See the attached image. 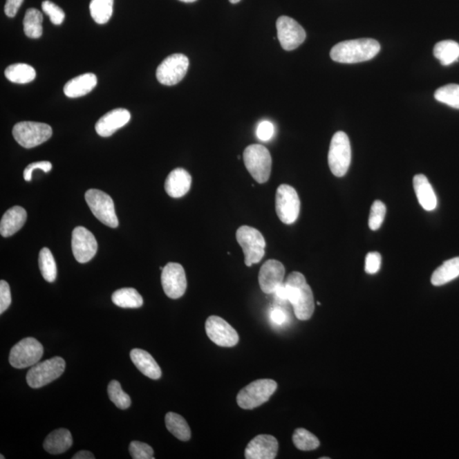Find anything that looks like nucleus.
I'll return each mask as SVG.
<instances>
[{"instance_id":"1","label":"nucleus","mask_w":459,"mask_h":459,"mask_svg":"<svg viewBox=\"0 0 459 459\" xmlns=\"http://www.w3.org/2000/svg\"><path fill=\"white\" fill-rule=\"evenodd\" d=\"M288 301L294 307L299 320H309L315 310L314 296L312 288L307 283L305 276L294 272L288 277L286 282Z\"/></svg>"},{"instance_id":"2","label":"nucleus","mask_w":459,"mask_h":459,"mask_svg":"<svg viewBox=\"0 0 459 459\" xmlns=\"http://www.w3.org/2000/svg\"><path fill=\"white\" fill-rule=\"evenodd\" d=\"M380 48V43L373 39L348 40L332 47L330 57L336 62L353 64L371 60L379 54Z\"/></svg>"},{"instance_id":"3","label":"nucleus","mask_w":459,"mask_h":459,"mask_svg":"<svg viewBox=\"0 0 459 459\" xmlns=\"http://www.w3.org/2000/svg\"><path fill=\"white\" fill-rule=\"evenodd\" d=\"M243 161L247 171L258 183L268 182L272 172V156L268 148L259 144L244 150Z\"/></svg>"},{"instance_id":"4","label":"nucleus","mask_w":459,"mask_h":459,"mask_svg":"<svg viewBox=\"0 0 459 459\" xmlns=\"http://www.w3.org/2000/svg\"><path fill=\"white\" fill-rule=\"evenodd\" d=\"M277 388V384L272 380H255L240 391L236 402L243 409H256L268 402Z\"/></svg>"},{"instance_id":"5","label":"nucleus","mask_w":459,"mask_h":459,"mask_svg":"<svg viewBox=\"0 0 459 459\" xmlns=\"http://www.w3.org/2000/svg\"><path fill=\"white\" fill-rule=\"evenodd\" d=\"M351 162V147L349 137L343 131L332 136L328 151V165L337 177L346 176Z\"/></svg>"},{"instance_id":"6","label":"nucleus","mask_w":459,"mask_h":459,"mask_svg":"<svg viewBox=\"0 0 459 459\" xmlns=\"http://www.w3.org/2000/svg\"><path fill=\"white\" fill-rule=\"evenodd\" d=\"M236 240L242 247L245 265L252 266L261 262L265 255V240L257 229L243 225L236 231Z\"/></svg>"},{"instance_id":"7","label":"nucleus","mask_w":459,"mask_h":459,"mask_svg":"<svg viewBox=\"0 0 459 459\" xmlns=\"http://www.w3.org/2000/svg\"><path fill=\"white\" fill-rule=\"evenodd\" d=\"M65 368L64 359L55 357L32 366L29 369L26 379L31 388H42L60 377L64 373Z\"/></svg>"},{"instance_id":"8","label":"nucleus","mask_w":459,"mask_h":459,"mask_svg":"<svg viewBox=\"0 0 459 459\" xmlns=\"http://www.w3.org/2000/svg\"><path fill=\"white\" fill-rule=\"evenodd\" d=\"M12 134L21 147L33 148L47 142L53 136V129L46 124L21 122L14 126Z\"/></svg>"},{"instance_id":"9","label":"nucleus","mask_w":459,"mask_h":459,"mask_svg":"<svg viewBox=\"0 0 459 459\" xmlns=\"http://www.w3.org/2000/svg\"><path fill=\"white\" fill-rule=\"evenodd\" d=\"M44 347L35 338L21 339L10 350L9 362L15 368H32L42 358Z\"/></svg>"},{"instance_id":"10","label":"nucleus","mask_w":459,"mask_h":459,"mask_svg":"<svg viewBox=\"0 0 459 459\" xmlns=\"http://www.w3.org/2000/svg\"><path fill=\"white\" fill-rule=\"evenodd\" d=\"M85 200L94 216L107 227L116 228L118 220L112 198L104 191L91 189L85 194Z\"/></svg>"},{"instance_id":"11","label":"nucleus","mask_w":459,"mask_h":459,"mask_svg":"<svg viewBox=\"0 0 459 459\" xmlns=\"http://www.w3.org/2000/svg\"><path fill=\"white\" fill-rule=\"evenodd\" d=\"M301 211V200L297 191L290 185L283 184L276 194V212L281 221L291 225L297 221Z\"/></svg>"},{"instance_id":"12","label":"nucleus","mask_w":459,"mask_h":459,"mask_svg":"<svg viewBox=\"0 0 459 459\" xmlns=\"http://www.w3.org/2000/svg\"><path fill=\"white\" fill-rule=\"evenodd\" d=\"M189 59L183 54H174L165 58L158 66L156 76L158 82L172 86L180 83L186 76Z\"/></svg>"},{"instance_id":"13","label":"nucleus","mask_w":459,"mask_h":459,"mask_svg":"<svg viewBox=\"0 0 459 459\" xmlns=\"http://www.w3.org/2000/svg\"><path fill=\"white\" fill-rule=\"evenodd\" d=\"M161 282L165 294L177 299L186 292L187 281L183 266L178 263H168L162 269Z\"/></svg>"},{"instance_id":"14","label":"nucleus","mask_w":459,"mask_h":459,"mask_svg":"<svg viewBox=\"0 0 459 459\" xmlns=\"http://www.w3.org/2000/svg\"><path fill=\"white\" fill-rule=\"evenodd\" d=\"M277 38L281 46L287 51L294 50L306 39V33L301 25L290 17H280L277 21Z\"/></svg>"},{"instance_id":"15","label":"nucleus","mask_w":459,"mask_h":459,"mask_svg":"<svg viewBox=\"0 0 459 459\" xmlns=\"http://www.w3.org/2000/svg\"><path fill=\"white\" fill-rule=\"evenodd\" d=\"M205 329L211 341L217 346L233 347L239 341L238 332L227 321L220 317H209L206 321Z\"/></svg>"},{"instance_id":"16","label":"nucleus","mask_w":459,"mask_h":459,"mask_svg":"<svg viewBox=\"0 0 459 459\" xmlns=\"http://www.w3.org/2000/svg\"><path fill=\"white\" fill-rule=\"evenodd\" d=\"M72 250L76 261L84 264L95 257L98 250L97 241L88 230L77 227L73 232Z\"/></svg>"},{"instance_id":"17","label":"nucleus","mask_w":459,"mask_h":459,"mask_svg":"<svg viewBox=\"0 0 459 459\" xmlns=\"http://www.w3.org/2000/svg\"><path fill=\"white\" fill-rule=\"evenodd\" d=\"M284 265L279 261L269 260L261 266L259 273V283L266 294H274L277 288L283 283Z\"/></svg>"},{"instance_id":"18","label":"nucleus","mask_w":459,"mask_h":459,"mask_svg":"<svg viewBox=\"0 0 459 459\" xmlns=\"http://www.w3.org/2000/svg\"><path fill=\"white\" fill-rule=\"evenodd\" d=\"M279 451V442L272 435H259L247 444L245 449L247 459H274Z\"/></svg>"},{"instance_id":"19","label":"nucleus","mask_w":459,"mask_h":459,"mask_svg":"<svg viewBox=\"0 0 459 459\" xmlns=\"http://www.w3.org/2000/svg\"><path fill=\"white\" fill-rule=\"evenodd\" d=\"M131 115L128 110L118 109L111 111L100 118L95 124V131L100 136L109 137L131 120Z\"/></svg>"},{"instance_id":"20","label":"nucleus","mask_w":459,"mask_h":459,"mask_svg":"<svg viewBox=\"0 0 459 459\" xmlns=\"http://www.w3.org/2000/svg\"><path fill=\"white\" fill-rule=\"evenodd\" d=\"M191 176L186 169L178 168L170 172L165 181V191L170 197L179 198L190 191Z\"/></svg>"},{"instance_id":"21","label":"nucleus","mask_w":459,"mask_h":459,"mask_svg":"<svg viewBox=\"0 0 459 459\" xmlns=\"http://www.w3.org/2000/svg\"><path fill=\"white\" fill-rule=\"evenodd\" d=\"M27 221V212L20 206H15L6 211L0 222V233L3 238H8L20 231Z\"/></svg>"},{"instance_id":"22","label":"nucleus","mask_w":459,"mask_h":459,"mask_svg":"<svg viewBox=\"0 0 459 459\" xmlns=\"http://www.w3.org/2000/svg\"><path fill=\"white\" fill-rule=\"evenodd\" d=\"M131 358L137 369L142 373L144 375L154 380L160 379L162 376L160 366L147 351L140 349L132 350L131 351Z\"/></svg>"},{"instance_id":"23","label":"nucleus","mask_w":459,"mask_h":459,"mask_svg":"<svg viewBox=\"0 0 459 459\" xmlns=\"http://www.w3.org/2000/svg\"><path fill=\"white\" fill-rule=\"evenodd\" d=\"M97 84L94 73H85L68 81L64 86V93L69 98L81 97L90 93Z\"/></svg>"},{"instance_id":"24","label":"nucleus","mask_w":459,"mask_h":459,"mask_svg":"<svg viewBox=\"0 0 459 459\" xmlns=\"http://www.w3.org/2000/svg\"><path fill=\"white\" fill-rule=\"evenodd\" d=\"M413 187L418 203L427 211H432L438 206V198L427 177L417 175L413 178Z\"/></svg>"},{"instance_id":"25","label":"nucleus","mask_w":459,"mask_h":459,"mask_svg":"<svg viewBox=\"0 0 459 459\" xmlns=\"http://www.w3.org/2000/svg\"><path fill=\"white\" fill-rule=\"evenodd\" d=\"M73 445L71 432L66 429H55L44 440V449L50 454H61Z\"/></svg>"},{"instance_id":"26","label":"nucleus","mask_w":459,"mask_h":459,"mask_svg":"<svg viewBox=\"0 0 459 459\" xmlns=\"http://www.w3.org/2000/svg\"><path fill=\"white\" fill-rule=\"evenodd\" d=\"M459 277V257L451 259L443 263L432 274L431 283L434 286H442Z\"/></svg>"},{"instance_id":"27","label":"nucleus","mask_w":459,"mask_h":459,"mask_svg":"<svg viewBox=\"0 0 459 459\" xmlns=\"http://www.w3.org/2000/svg\"><path fill=\"white\" fill-rule=\"evenodd\" d=\"M112 301L121 308H140L143 305V299L135 288H121L113 292Z\"/></svg>"},{"instance_id":"28","label":"nucleus","mask_w":459,"mask_h":459,"mask_svg":"<svg viewBox=\"0 0 459 459\" xmlns=\"http://www.w3.org/2000/svg\"><path fill=\"white\" fill-rule=\"evenodd\" d=\"M5 75L10 82L25 84L35 79L36 72L30 65L18 63L8 66L6 69Z\"/></svg>"},{"instance_id":"29","label":"nucleus","mask_w":459,"mask_h":459,"mask_svg":"<svg viewBox=\"0 0 459 459\" xmlns=\"http://www.w3.org/2000/svg\"><path fill=\"white\" fill-rule=\"evenodd\" d=\"M165 424L168 431L177 439L187 442L191 439V429L182 416L175 413H168L165 416Z\"/></svg>"},{"instance_id":"30","label":"nucleus","mask_w":459,"mask_h":459,"mask_svg":"<svg viewBox=\"0 0 459 459\" xmlns=\"http://www.w3.org/2000/svg\"><path fill=\"white\" fill-rule=\"evenodd\" d=\"M435 58L443 66H449L458 62L459 58V44L453 40H444L435 44L434 48Z\"/></svg>"},{"instance_id":"31","label":"nucleus","mask_w":459,"mask_h":459,"mask_svg":"<svg viewBox=\"0 0 459 459\" xmlns=\"http://www.w3.org/2000/svg\"><path fill=\"white\" fill-rule=\"evenodd\" d=\"M43 15L36 9H28L24 20L25 35L31 39H39L43 35Z\"/></svg>"},{"instance_id":"32","label":"nucleus","mask_w":459,"mask_h":459,"mask_svg":"<svg viewBox=\"0 0 459 459\" xmlns=\"http://www.w3.org/2000/svg\"><path fill=\"white\" fill-rule=\"evenodd\" d=\"M114 0H91V15L96 24H106L113 12Z\"/></svg>"},{"instance_id":"33","label":"nucleus","mask_w":459,"mask_h":459,"mask_svg":"<svg viewBox=\"0 0 459 459\" xmlns=\"http://www.w3.org/2000/svg\"><path fill=\"white\" fill-rule=\"evenodd\" d=\"M39 263L40 272H41L44 280L53 283L57 276V263H55L53 253L47 247H44L40 251Z\"/></svg>"},{"instance_id":"34","label":"nucleus","mask_w":459,"mask_h":459,"mask_svg":"<svg viewBox=\"0 0 459 459\" xmlns=\"http://www.w3.org/2000/svg\"><path fill=\"white\" fill-rule=\"evenodd\" d=\"M292 442L294 446L301 451H312L320 446L319 440L317 436L302 428L296 429L292 435Z\"/></svg>"},{"instance_id":"35","label":"nucleus","mask_w":459,"mask_h":459,"mask_svg":"<svg viewBox=\"0 0 459 459\" xmlns=\"http://www.w3.org/2000/svg\"><path fill=\"white\" fill-rule=\"evenodd\" d=\"M435 98L438 102L459 109V85L447 84L435 91Z\"/></svg>"},{"instance_id":"36","label":"nucleus","mask_w":459,"mask_h":459,"mask_svg":"<svg viewBox=\"0 0 459 459\" xmlns=\"http://www.w3.org/2000/svg\"><path fill=\"white\" fill-rule=\"evenodd\" d=\"M107 393L109 398L115 406L120 409H127L131 405V399L129 395L123 391L121 384L117 380L111 381L107 387Z\"/></svg>"},{"instance_id":"37","label":"nucleus","mask_w":459,"mask_h":459,"mask_svg":"<svg viewBox=\"0 0 459 459\" xmlns=\"http://www.w3.org/2000/svg\"><path fill=\"white\" fill-rule=\"evenodd\" d=\"M386 214V207L381 201H375L373 203L368 220L370 229L376 231L382 225L384 217Z\"/></svg>"},{"instance_id":"38","label":"nucleus","mask_w":459,"mask_h":459,"mask_svg":"<svg viewBox=\"0 0 459 459\" xmlns=\"http://www.w3.org/2000/svg\"><path fill=\"white\" fill-rule=\"evenodd\" d=\"M129 453L134 459H154L153 447L147 443L132 442L129 445Z\"/></svg>"},{"instance_id":"39","label":"nucleus","mask_w":459,"mask_h":459,"mask_svg":"<svg viewBox=\"0 0 459 459\" xmlns=\"http://www.w3.org/2000/svg\"><path fill=\"white\" fill-rule=\"evenodd\" d=\"M42 9L44 12L49 16L51 22L55 25H61L65 19L64 11L49 0L43 2Z\"/></svg>"},{"instance_id":"40","label":"nucleus","mask_w":459,"mask_h":459,"mask_svg":"<svg viewBox=\"0 0 459 459\" xmlns=\"http://www.w3.org/2000/svg\"><path fill=\"white\" fill-rule=\"evenodd\" d=\"M381 268V255L377 252H370L366 256L365 271L368 274H375Z\"/></svg>"},{"instance_id":"41","label":"nucleus","mask_w":459,"mask_h":459,"mask_svg":"<svg viewBox=\"0 0 459 459\" xmlns=\"http://www.w3.org/2000/svg\"><path fill=\"white\" fill-rule=\"evenodd\" d=\"M11 303L10 288L6 281H0V314L6 312Z\"/></svg>"},{"instance_id":"42","label":"nucleus","mask_w":459,"mask_h":459,"mask_svg":"<svg viewBox=\"0 0 459 459\" xmlns=\"http://www.w3.org/2000/svg\"><path fill=\"white\" fill-rule=\"evenodd\" d=\"M35 169H41L44 172L48 173L50 172L51 169H53V165H51V162L49 161L32 162V164L29 165L24 170V177L25 180H32V174L33 170Z\"/></svg>"},{"instance_id":"43","label":"nucleus","mask_w":459,"mask_h":459,"mask_svg":"<svg viewBox=\"0 0 459 459\" xmlns=\"http://www.w3.org/2000/svg\"><path fill=\"white\" fill-rule=\"evenodd\" d=\"M274 135V125L270 121H262L258 125L256 135L262 142H268Z\"/></svg>"},{"instance_id":"44","label":"nucleus","mask_w":459,"mask_h":459,"mask_svg":"<svg viewBox=\"0 0 459 459\" xmlns=\"http://www.w3.org/2000/svg\"><path fill=\"white\" fill-rule=\"evenodd\" d=\"M270 319L273 324L277 326H283L288 321V316L286 312L279 307H275L272 309L270 313Z\"/></svg>"},{"instance_id":"45","label":"nucleus","mask_w":459,"mask_h":459,"mask_svg":"<svg viewBox=\"0 0 459 459\" xmlns=\"http://www.w3.org/2000/svg\"><path fill=\"white\" fill-rule=\"evenodd\" d=\"M24 0H6L5 12L7 17H14L19 10Z\"/></svg>"},{"instance_id":"46","label":"nucleus","mask_w":459,"mask_h":459,"mask_svg":"<svg viewBox=\"0 0 459 459\" xmlns=\"http://www.w3.org/2000/svg\"><path fill=\"white\" fill-rule=\"evenodd\" d=\"M274 294L276 295V297L279 299L281 301H288V290L286 285L283 283L282 285H280L279 288H277Z\"/></svg>"},{"instance_id":"47","label":"nucleus","mask_w":459,"mask_h":459,"mask_svg":"<svg viewBox=\"0 0 459 459\" xmlns=\"http://www.w3.org/2000/svg\"><path fill=\"white\" fill-rule=\"evenodd\" d=\"M93 453L88 451H80L73 457V459H95Z\"/></svg>"},{"instance_id":"48","label":"nucleus","mask_w":459,"mask_h":459,"mask_svg":"<svg viewBox=\"0 0 459 459\" xmlns=\"http://www.w3.org/2000/svg\"><path fill=\"white\" fill-rule=\"evenodd\" d=\"M180 1H182V2H185V3H192V2L197 1V0H180Z\"/></svg>"},{"instance_id":"49","label":"nucleus","mask_w":459,"mask_h":459,"mask_svg":"<svg viewBox=\"0 0 459 459\" xmlns=\"http://www.w3.org/2000/svg\"><path fill=\"white\" fill-rule=\"evenodd\" d=\"M230 2L232 3H238V2L241 1V0H229Z\"/></svg>"},{"instance_id":"50","label":"nucleus","mask_w":459,"mask_h":459,"mask_svg":"<svg viewBox=\"0 0 459 459\" xmlns=\"http://www.w3.org/2000/svg\"><path fill=\"white\" fill-rule=\"evenodd\" d=\"M0 456H1V457H0V458H1V459H3V458L5 459V456H3V455H0Z\"/></svg>"},{"instance_id":"51","label":"nucleus","mask_w":459,"mask_h":459,"mask_svg":"<svg viewBox=\"0 0 459 459\" xmlns=\"http://www.w3.org/2000/svg\"><path fill=\"white\" fill-rule=\"evenodd\" d=\"M321 459H329V458H321Z\"/></svg>"}]
</instances>
